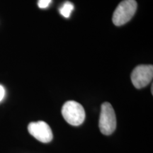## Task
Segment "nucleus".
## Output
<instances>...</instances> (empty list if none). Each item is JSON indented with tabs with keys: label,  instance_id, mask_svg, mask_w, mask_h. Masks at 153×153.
<instances>
[{
	"label": "nucleus",
	"instance_id": "nucleus-3",
	"mask_svg": "<svg viewBox=\"0 0 153 153\" xmlns=\"http://www.w3.org/2000/svg\"><path fill=\"white\" fill-rule=\"evenodd\" d=\"M99 127L101 133L109 135L114 133L116 128V117L111 104L105 102L101 105Z\"/></svg>",
	"mask_w": 153,
	"mask_h": 153
},
{
	"label": "nucleus",
	"instance_id": "nucleus-5",
	"mask_svg": "<svg viewBox=\"0 0 153 153\" xmlns=\"http://www.w3.org/2000/svg\"><path fill=\"white\" fill-rule=\"evenodd\" d=\"M28 131L32 136L40 142L47 143L53 140V132L51 127L44 121H37L30 123Z\"/></svg>",
	"mask_w": 153,
	"mask_h": 153
},
{
	"label": "nucleus",
	"instance_id": "nucleus-8",
	"mask_svg": "<svg viewBox=\"0 0 153 153\" xmlns=\"http://www.w3.org/2000/svg\"><path fill=\"white\" fill-rule=\"evenodd\" d=\"M5 96V89L3 86L0 85V101H2Z\"/></svg>",
	"mask_w": 153,
	"mask_h": 153
},
{
	"label": "nucleus",
	"instance_id": "nucleus-4",
	"mask_svg": "<svg viewBox=\"0 0 153 153\" xmlns=\"http://www.w3.org/2000/svg\"><path fill=\"white\" fill-rule=\"evenodd\" d=\"M153 77V67L151 65L137 66L131 74V81L134 87L142 89L150 83Z\"/></svg>",
	"mask_w": 153,
	"mask_h": 153
},
{
	"label": "nucleus",
	"instance_id": "nucleus-6",
	"mask_svg": "<svg viewBox=\"0 0 153 153\" xmlns=\"http://www.w3.org/2000/svg\"><path fill=\"white\" fill-rule=\"evenodd\" d=\"M74 9L73 4L70 2V1H66L65 3L63 4V5L60 8V13L62 16L65 18H69L71 15L72 11Z\"/></svg>",
	"mask_w": 153,
	"mask_h": 153
},
{
	"label": "nucleus",
	"instance_id": "nucleus-7",
	"mask_svg": "<svg viewBox=\"0 0 153 153\" xmlns=\"http://www.w3.org/2000/svg\"><path fill=\"white\" fill-rule=\"evenodd\" d=\"M52 0H38V5L41 9H45L50 5Z\"/></svg>",
	"mask_w": 153,
	"mask_h": 153
},
{
	"label": "nucleus",
	"instance_id": "nucleus-2",
	"mask_svg": "<svg viewBox=\"0 0 153 153\" xmlns=\"http://www.w3.org/2000/svg\"><path fill=\"white\" fill-rule=\"evenodd\" d=\"M137 2L135 0H123L116 7L113 14V23L116 26L122 25L128 22L137 10Z\"/></svg>",
	"mask_w": 153,
	"mask_h": 153
},
{
	"label": "nucleus",
	"instance_id": "nucleus-1",
	"mask_svg": "<svg viewBox=\"0 0 153 153\" xmlns=\"http://www.w3.org/2000/svg\"><path fill=\"white\" fill-rule=\"evenodd\" d=\"M62 114L64 119L74 126L81 125L85 119V111L83 106L74 101H68L63 105Z\"/></svg>",
	"mask_w": 153,
	"mask_h": 153
}]
</instances>
